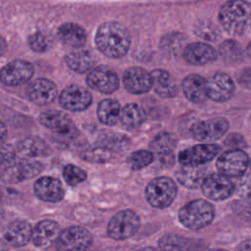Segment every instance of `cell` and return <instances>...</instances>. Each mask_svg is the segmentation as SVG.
Masks as SVG:
<instances>
[{
  "label": "cell",
  "instance_id": "cell-1",
  "mask_svg": "<svg viewBox=\"0 0 251 251\" xmlns=\"http://www.w3.org/2000/svg\"><path fill=\"white\" fill-rule=\"evenodd\" d=\"M95 42L98 49L107 57L120 58L128 50L130 39L127 30L118 23H104L96 32Z\"/></svg>",
  "mask_w": 251,
  "mask_h": 251
},
{
  "label": "cell",
  "instance_id": "cell-2",
  "mask_svg": "<svg viewBox=\"0 0 251 251\" xmlns=\"http://www.w3.org/2000/svg\"><path fill=\"white\" fill-rule=\"evenodd\" d=\"M219 20L227 33L240 35L251 25V4L244 0H229L221 8Z\"/></svg>",
  "mask_w": 251,
  "mask_h": 251
},
{
  "label": "cell",
  "instance_id": "cell-3",
  "mask_svg": "<svg viewBox=\"0 0 251 251\" xmlns=\"http://www.w3.org/2000/svg\"><path fill=\"white\" fill-rule=\"evenodd\" d=\"M214 215L215 211L211 203L197 199L188 202L179 210L178 220L185 227L197 230L209 226Z\"/></svg>",
  "mask_w": 251,
  "mask_h": 251
},
{
  "label": "cell",
  "instance_id": "cell-4",
  "mask_svg": "<svg viewBox=\"0 0 251 251\" xmlns=\"http://www.w3.org/2000/svg\"><path fill=\"white\" fill-rule=\"evenodd\" d=\"M42 169L39 162L15 157L0 164V180L7 183H18L36 176Z\"/></svg>",
  "mask_w": 251,
  "mask_h": 251
},
{
  "label": "cell",
  "instance_id": "cell-5",
  "mask_svg": "<svg viewBox=\"0 0 251 251\" xmlns=\"http://www.w3.org/2000/svg\"><path fill=\"white\" fill-rule=\"evenodd\" d=\"M176 191V185L172 178L159 176L148 183L145 189V197L152 207L164 209L173 203Z\"/></svg>",
  "mask_w": 251,
  "mask_h": 251
},
{
  "label": "cell",
  "instance_id": "cell-6",
  "mask_svg": "<svg viewBox=\"0 0 251 251\" xmlns=\"http://www.w3.org/2000/svg\"><path fill=\"white\" fill-rule=\"evenodd\" d=\"M140 226V219L131 210H123L117 213L109 222L108 234L116 240H125L136 233Z\"/></svg>",
  "mask_w": 251,
  "mask_h": 251
},
{
  "label": "cell",
  "instance_id": "cell-7",
  "mask_svg": "<svg viewBox=\"0 0 251 251\" xmlns=\"http://www.w3.org/2000/svg\"><path fill=\"white\" fill-rule=\"evenodd\" d=\"M92 243V235L86 228L70 226L60 232L56 240L57 251H86Z\"/></svg>",
  "mask_w": 251,
  "mask_h": 251
},
{
  "label": "cell",
  "instance_id": "cell-8",
  "mask_svg": "<svg viewBox=\"0 0 251 251\" xmlns=\"http://www.w3.org/2000/svg\"><path fill=\"white\" fill-rule=\"evenodd\" d=\"M39 122L45 127L53 130L60 138L67 140L75 138L78 131L70 117L57 110H48L40 114Z\"/></svg>",
  "mask_w": 251,
  "mask_h": 251
},
{
  "label": "cell",
  "instance_id": "cell-9",
  "mask_svg": "<svg viewBox=\"0 0 251 251\" xmlns=\"http://www.w3.org/2000/svg\"><path fill=\"white\" fill-rule=\"evenodd\" d=\"M248 165L249 158L242 149H230L221 154L216 162L219 173L227 177L243 176Z\"/></svg>",
  "mask_w": 251,
  "mask_h": 251
},
{
  "label": "cell",
  "instance_id": "cell-10",
  "mask_svg": "<svg viewBox=\"0 0 251 251\" xmlns=\"http://www.w3.org/2000/svg\"><path fill=\"white\" fill-rule=\"evenodd\" d=\"M201 189L207 198L221 201L233 194L234 185L227 176L219 173L208 175L201 184Z\"/></svg>",
  "mask_w": 251,
  "mask_h": 251
},
{
  "label": "cell",
  "instance_id": "cell-11",
  "mask_svg": "<svg viewBox=\"0 0 251 251\" xmlns=\"http://www.w3.org/2000/svg\"><path fill=\"white\" fill-rule=\"evenodd\" d=\"M227 128L228 122L225 118H215L196 123L191 128V135L198 141L211 143L220 139Z\"/></svg>",
  "mask_w": 251,
  "mask_h": 251
},
{
  "label": "cell",
  "instance_id": "cell-12",
  "mask_svg": "<svg viewBox=\"0 0 251 251\" xmlns=\"http://www.w3.org/2000/svg\"><path fill=\"white\" fill-rule=\"evenodd\" d=\"M86 82L90 88L105 94L113 93L120 84L117 74L106 66L91 69L86 77Z\"/></svg>",
  "mask_w": 251,
  "mask_h": 251
},
{
  "label": "cell",
  "instance_id": "cell-13",
  "mask_svg": "<svg viewBox=\"0 0 251 251\" xmlns=\"http://www.w3.org/2000/svg\"><path fill=\"white\" fill-rule=\"evenodd\" d=\"M220 152L221 147L217 144H199L182 150L178 155V161L185 166H203L212 161Z\"/></svg>",
  "mask_w": 251,
  "mask_h": 251
},
{
  "label": "cell",
  "instance_id": "cell-14",
  "mask_svg": "<svg viewBox=\"0 0 251 251\" xmlns=\"http://www.w3.org/2000/svg\"><path fill=\"white\" fill-rule=\"evenodd\" d=\"M33 75V67L24 60H15L0 71V80L10 86H17L28 81Z\"/></svg>",
  "mask_w": 251,
  "mask_h": 251
},
{
  "label": "cell",
  "instance_id": "cell-15",
  "mask_svg": "<svg viewBox=\"0 0 251 251\" xmlns=\"http://www.w3.org/2000/svg\"><path fill=\"white\" fill-rule=\"evenodd\" d=\"M59 101L63 108L73 112H80L90 106L92 97L86 88L78 85H70L61 92Z\"/></svg>",
  "mask_w": 251,
  "mask_h": 251
},
{
  "label": "cell",
  "instance_id": "cell-16",
  "mask_svg": "<svg viewBox=\"0 0 251 251\" xmlns=\"http://www.w3.org/2000/svg\"><path fill=\"white\" fill-rule=\"evenodd\" d=\"M208 98L216 102H226L231 98L234 92L232 79L224 73H216L206 79Z\"/></svg>",
  "mask_w": 251,
  "mask_h": 251
},
{
  "label": "cell",
  "instance_id": "cell-17",
  "mask_svg": "<svg viewBox=\"0 0 251 251\" xmlns=\"http://www.w3.org/2000/svg\"><path fill=\"white\" fill-rule=\"evenodd\" d=\"M26 94L30 101L37 105H47L53 102L58 89L54 82L46 78H37L32 80L26 88Z\"/></svg>",
  "mask_w": 251,
  "mask_h": 251
},
{
  "label": "cell",
  "instance_id": "cell-18",
  "mask_svg": "<svg viewBox=\"0 0 251 251\" xmlns=\"http://www.w3.org/2000/svg\"><path fill=\"white\" fill-rule=\"evenodd\" d=\"M36 197L45 202L56 203L65 196V190L61 181L52 176L39 177L33 186Z\"/></svg>",
  "mask_w": 251,
  "mask_h": 251
},
{
  "label": "cell",
  "instance_id": "cell-19",
  "mask_svg": "<svg viewBox=\"0 0 251 251\" xmlns=\"http://www.w3.org/2000/svg\"><path fill=\"white\" fill-rule=\"evenodd\" d=\"M124 85L132 94H142L152 87L151 74L139 67L127 69L124 74Z\"/></svg>",
  "mask_w": 251,
  "mask_h": 251
},
{
  "label": "cell",
  "instance_id": "cell-20",
  "mask_svg": "<svg viewBox=\"0 0 251 251\" xmlns=\"http://www.w3.org/2000/svg\"><path fill=\"white\" fill-rule=\"evenodd\" d=\"M59 234L60 226L57 222L52 220H43L32 229L31 240L36 247L45 249L56 242Z\"/></svg>",
  "mask_w": 251,
  "mask_h": 251
},
{
  "label": "cell",
  "instance_id": "cell-21",
  "mask_svg": "<svg viewBox=\"0 0 251 251\" xmlns=\"http://www.w3.org/2000/svg\"><path fill=\"white\" fill-rule=\"evenodd\" d=\"M217 57V51L211 45L203 42L188 44L183 50L184 60L191 65H205L215 61Z\"/></svg>",
  "mask_w": 251,
  "mask_h": 251
},
{
  "label": "cell",
  "instance_id": "cell-22",
  "mask_svg": "<svg viewBox=\"0 0 251 251\" xmlns=\"http://www.w3.org/2000/svg\"><path fill=\"white\" fill-rule=\"evenodd\" d=\"M32 235V228L28 222L25 220H16L12 222L4 232V240L15 247L25 245Z\"/></svg>",
  "mask_w": 251,
  "mask_h": 251
},
{
  "label": "cell",
  "instance_id": "cell-23",
  "mask_svg": "<svg viewBox=\"0 0 251 251\" xmlns=\"http://www.w3.org/2000/svg\"><path fill=\"white\" fill-rule=\"evenodd\" d=\"M209 168L206 166H185L181 165L176 172V179L183 186L194 189L201 186L204 178L209 175Z\"/></svg>",
  "mask_w": 251,
  "mask_h": 251
},
{
  "label": "cell",
  "instance_id": "cell-24",
  "mask_svg": "<svg viewBox=\"0 0 251 251\" xmlns=\"http://www.w3.org/2000/svg\"><path fill=\"white\" fill-rule=\"evenodd\" d=\"M182 90L185 97L193 103H203L207 100L206 79L199 75H189L182 81Z\"/></svg>",
  "mask_w": 251,
  "mask_h": 251
},
{
  "label": "cell",
  "instance_id": "cell-25",
  "mask_svg": "<svg viewBox=\"0 0 251 251\" xmlns=\"http://www.w3.org/2000/svg\"><path fill=\"white\" fill-rule=\"evenodd\" d=\"M152 87L163 98H171L176 95L177 85L172 75L164 70H155L151 73Z\"/></svg>",
  "mask_w": 251,
  "mask_h": 251
},
{
  "label": "cell",
  "instance_id": "cell-26",
  "mask_svg": "<svg viewBox=\"0 0 251 251\" xmlns=\"http://www.w3.org/2000/svg\"><path fill=\"white\" fill-rule=\"evenodd\" d=\"M18 149L20 153L25 157H45L51 152L48 144L40 137L30 135L26 136L19 142Z\"/></svg>",
  "mask_w": 251,
  "mask_h": 251
},
{
  "label": "cell",
  "instance_id": "cell-27",
  "mask_svg": "<svg viewBox=\"0 0 251 251\" xmlns=\"http://www.w3.org/2000/svg\"><path fill=\"white\" fill-rule=\"evenodd\" d=\"M59 39L66 45L78 48L85 43L86 34L84 29L75 24H64L58 29Z\"/></svg>",
  "mask_w": 251,
  "mask_h": 251
},
{
  "label": "cell",
  "instance_id": "cell-28",
  "mask_svg": "<svg viewBox=\"0 0 251 251\" xmlns=\"http://www.w3.org/2000/svg\"><path fill=\"white\" fill-rule=\"evenodd\" d=\"M66 62L70 69L78 73H85L93 68L95 58L89 51L76 50L67 55Z\"/></svg>",
  "mask_w": 251,
  "mask_h": 251
},
{
  "label": "cell",
  "instance_id": "cell-29",
  "mask_svg": "<svg viewBox=\"0 0 251 251\" xmlns=\"http://www.w3.org/2000/svg\"><path fill=\"white\" fill-rule=\"evenodd\" d=\"M121 105L114 99L102 100L97 107V117L106 126H114L120 120Z\"/></svg>",
  "mask_w": 251,
  "mask_h": 251
},
{
  "label": "cell",
  "instance_id": "cell-30",
  "mask_svg": "<svg viewBox=\"0 0 251 251\" xmlns=\"http://www.w3.org/2000/svg\"><path fill=\"white\" fill-rule=\"evenodd\" d=\"M146 119L144 109L134 103L126 104L122 110L120 115L121 123L127 128H135L140 126Z\"/></svg>",
  "mask_w": 251,
  "mask_h": 251
},
{
  "label": "cell",
  "instance_id": "cell-31",
  "mask_svg": "<svg viewBox=\"0 0 251 251\" xmlns=\"http://www.w3.org/2000/svg\"><path fill=\"white\" fill-rule=\"evenodd\" d=\"M176 146V137L170 132L158 133L150 142V149L159 156L172 154Z\"/></svg>",
  "mask_w": 251,
  "mask_h": 251
},
{
  "label": "cell",
  "instance_id": "cell-32",
  "mask_svg": "<svg viewBox=\"0 0 251 251\" xmlns=\"http://www.w3.org/2000/svg\"><path fill=\"white\" fill-rule=\"evenodd\" d=\"M97 143L111 152H116L126 149L129 144V139L124 133L106 132L98 137Z\"/></svg>",
  "mask_w": 251,
  "mask_h": 251
},
{
  "label": "cell",
  "instance_id": "cell-33",
  "mask_svg": "<svg viewBox=\"0 0 251 251\" xmlns=\"http://www.w3.org/2000/svg\"><path fill=\"white\" fill-rule=\"evenodd\" d=\"M220 55L228 64H238L244 59V51L235 40L224 41L220 46Z\"/></svg>",
  "mask_w": 251,
  "mask_h": 251
},
{
  "label": "cell",
  "instance_id": "cell-34",
  "mask_svg": "<svg viewBox=\"0 0 251 251\" xmlns=\"http://www.w3.org/2000/svg\"><path fill=\"white\" fill-rule=\"evenodd\" d=\"M160 251H190L191 240L176 234H167L159 241Z\"/></svg>",
  "mask_w": 251,
  "mask_h": 251
},
{
  "label": "cell",
  "instance_id": "cell-35",
  "mask_svg": "<svg viewBox=\"0 0 251 251\" xmlns=\"http://www.w3.org/2000/svg\"><path fill=\"white\" fill-rule=\"evenodd\" d=\"M185 42H186L185 35L178 32H174L164 36L161 40L160 45H161V49L166 54L176 56L180 52H183L185 48Z\"/></svg>",
  "mask_w": 251,
  "mask_h": 251
},
{
  "label": "cell",
  "instance_id": "cell-36",
  "mask_svg": "<svg viewBox=\"0 0 251 251\" xmlns=\"http://www.w3.org/2000/svg\"><path fill=\"white\" fill-rule=\"evenodd\" d=\"M112 153L110 150L106 149L102 145L96 143L92 146L87 147L81 152V157L86 162L91 163H105L112 158Z\"/></svg>",
  "mask_w": 251,
  "mask_h": 251
},
{
  "label": "cell",
  "instance_id": "cell-37",
  "mask_svg": "<svg viewBox=\"0 0 251 251\" xmlns=\"http://www.w3.org/2000/svg\"><path fill=\"white\" fill-rule=\"evenodd\" d=\"M153 153L148 150H138L131 153V155L127 159V163L131 170L138 171L147 166H149L153 162Z\"/></svg>",
  "mask_w": 251,
  "mask_h": 251
},
{
  "label": "cell",
  "instance_id": "cell-38",
  "mask_svg": "<svg viewBox=\"0 0 251 251\" xmlns=\"http://www.w3.org/2000/svg\"><path fill=\"white\" fill-rule=\"evenodd\" d=\"M63 176L65 181L71 185L75 186L86 179V173L75 165H67L63 170Z\"/></svg>",
  "mask_w": 251,
  "mask_h": 251
},
{
  "label": "cell",
  "instance_id": "cell-39",
  "mask_svg": "<svg viewBox=\"0 0 251 251\" xmlns=\"http://www.w3.org/2000/svg\"><path fill=\"white\" fill-rule=\"evenodd\" d=\"M51 38L40 31L32 33L28 38L29 46L36 52H44L51 47Z\"/></svg>",
  "mask_w": 251,
  "mask_h": 251
},
{
  "label": "cell",
  "instance_id": "cell-40",
  "mask_svg": "<svg viewBox=\"0 0 251 251\" xmlns=\"http://www.w3.org/2000/svg\"><path fill=\"white\" fill-rule=\"evenodd\" d=\"M235 190L241 198L251 201V174L241 176L236 183Z\"/></svg>",
  "mask_w": 251,
  "mask_h": 251
},
{
  "label": "cell",
  "instance_id": "cell-41",
  "mask_svg": "<svg viewBox=\"0 0 251 251\" xmlns=\"http://www.w3.org/2000/svg\"><path fill=\"white\" fill-rule=\"evenodd\" d=\"M195 33L209 41H215L219 36L217 28L211 23L198 24L195 29Z\"/></svg>",
  "mask_w": 251,
  "mask_h": 251
},
{
  "label": "cell",
  "instance_id": "cell-42",
  "mask_svg": "<svg viewBox=\"0 0 251 251\" xmlns=\"http://www.w3.org/2000/svg\"><path fill=\"white\" fill-rule=\"evenodd\" d=\"M234 213L243 221L251 223V201L238 200L232 204Z\"/></svg>",
  "mask_w": 251,
  "mask_h": 251
},
{
  "label": "cell",
  "instance_id": "cell-43",
  "mask_svg": "<svg viewBox=\"0 0 251 251\" xmlns=\"http://www.w3.org/2000/svg\"><path fill=\"white\" fill-rule=\"evenodd\" d=\"M224 144L231 149H242L247 146L244 137L239 133H230L226 136Z\"/></svg>",
  "mask_w": 251,
  "mask_h": 251
},
{
  "label": "cell",
  "instance_id": "cell-44",
  "mask_svg": "<svg viewBox=\"0 0 251 251\" xmlns=\"http://www.w3.org/2000/svg\"><path fill=\"white\" fill-rule=\"evenodd\" d=\"M16 157L15 150L10 144H1L0 145V164L8 160H11Z\"/></svg>",
  "mask_w": 251,
  "mask_h": 251
},
{
  "label": "cell",
  "instance_id": "cell-45",
  "mask_svg": "<svg viewBox=\"0 0 251 251\" xmlns=\"http://www.w3.org/2000/svg\"><path fill=\"white\" fill-rule=\"evenodd\" d=\"M239 83L246 88L251 89V68L244 69L239 75Z\"/></svg>",
  "mask_w": 251,
  "mask_h": 251
},
{
  "label": "cell",
  "instance_id": "cell-46",
  "mask_svg": "<svg viewBox=\"0 0 251 251\" xmlns=\"http://www.w3.org/2000/svg\"><path fill=\"white\" fill-rule=\"evenodd\" d=\"M235 251H251V239H245L240 242Z\"/></svg>",
  "mask_w": 251,
  "mask_h": 251
},
{
  "label": "cell",
  "instance_id": "cell-47",
  "mask_svg": "<svg viewBox=\"0 0 251 251\" xmlns=\"http://www.w3.org/2000/svg\"><path fill=\"white\" fill-rule=\"evenodd\" d=\"M7 137V128L5 125L0 121V145L4 143V140Z\"/></svg>",
  "mask_w": 251,
  "mask_h": 251
},
{
  "label": "cell",
  "instance_id": "cell-48",
  "mask_svg": "<svg viewBox=\"0 0 251 251\" xmlns=\"http://www.w3.org/2000/svg\"><path fill=\"white\" fill-rule=\"evenodd\" d=\"M6 49H7V43L5 39L2 36H0V56L6 52Z\"/></svg>",
  "mask_w": 251,
  "mask_h": 251
},
{
  "label": "cell",
  "instance_id": "cell-49",
  "mask_svg": "<svg viewBox=\"0 0 251 251\" xmlns=\"http://www.w3.org/2000/svg\"><path fill=\"white\" fill-rule=\"evenodd\" d=\"M136 251H160L154 247H144V248H141V249H138Z\"/></svg>",
  "mask_w": 251,
  "mask_h": 251
},
{
  "label": "cell",
  "instance_id": "cell-50",
  "mask_svg": "<svg viewBox=\"0 0 251 251\" xmlns=\"http://www.w3.org/2000/svg\"><path fill=\"white\" fill-rule=\"evenodd\" d=\"M247 54H248V56L251 58V43L248 45V47H247Z\"/></svg>",
  "mask_w": 251,
  "mask_h": 251
},
{
  "label": "cell",
  "instance_id": "cell-51",
  "mask_svg": "<svg viewBox=\"0 0 251 251\" xmlns=\"http://www.w3.org/2000/svg\"><path fill=\"white\" fill-rule=\"evenodd\" d=\"M209 251H226V250H224V249H211Z\"/></svg>",
  "mask_w": 251,
  "mask_h": 251
},
{
  "label": "cell",
  "instance_id": "cell-52",
  "mask_svg": "<svg viewBox=\"0 0 251 251\" xmlns=\"http://www.w3.org/2000/svg\"><path fill=\"white\" fill-rule=\"evenodd\" d=\"M249 167H250V169H251V160L249 161Z\"/></svg>",
  "mask_w": 251,
  "mask_h": 251
},
{
  "label": "cell",
  "instance_id": "cell-53",
  "mask_svg": "<svg viewBox=\"0 0 251 251\" xmlns=\"http://www.w3.org/2000/svg\"><path fill=\"white\" fill-rule=\"evenodd\" d=\"M0 251H2V250H0Z\"/></svg>",
  "mask_w": 251,
  "mask_h": 251
}]
</instances>
